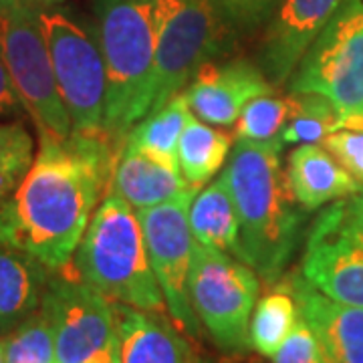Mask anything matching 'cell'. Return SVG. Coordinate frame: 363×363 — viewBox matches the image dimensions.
Listing matches in <instances>:
<instances>
[{
	"label": "cell",
	"mask_w": 363,
	"mask_h": 363,
	"mask_svg": "<svg viewBox=\"0 0 363 363\" xmlns=\"http://www.w3.org/2000/svg\"><path fill=\"white\" fill-rule=\"evenodd\" d=\"M39 133L35 162L0 202V245L28 252L49 271L75 257L99 200L107 194L119 147L104 131L57 138Z\"/></svg>",
	"instance_id": "obj_1"
},
{
	"label": "cell",
	"mask_w": 363,
	"mask_h": 363,
	"mask_svg": "<svg viewBox=\"0 0 363 363\" xmlns=\"http://www.w3.org/2000/svg\"><path fill=\"white\" fill-rule=\"evenodd\" d=\"M281 154L279 138L238 140L222 172L240 222L242 262L269 286L283 279L307 224V210L291 192Z\"/></svg>",
	"instance_id": "obj_2"
},
{
	"label": "cell",
	"mask_w": 363,
	"mask_h": 363,
	"mask_svg": "<svg viewBox=\"0 0 363 363\" xmlns=\"http://www.w3.org/2000/svg\"><path fill=\"white\" fill-rule=\"evenodd\" d=\"M105 61L104 133L121 152L131 128L150 113L156 71L152 0H95Z\"/></svg>",
	"instance_id": "obj_3"
},
{
	"label": "cell",
	"mask_w": 363,
	"mask_h": 363,
	"mask_svg": "<svg viewBox=\"0 0 363 363\" xmlns=\"http://www.w3.org/2000/svg\"><path fill=\"white\" fill-rule=\"evenodd\" d=\"M73 264L79 279L109 301L143 311L168 313L138 212L121 196H104L75 250Z\"/></svg>",
	"instance_id": "obj_4"
},
{
	"label": "cell",
	"mask_w": 363,
	"mask_h": 363,
	"mask_svg": "<svg viewBox=\"0 0 363 363\" xmlns=\"http://www.w3.org/2000/svg\"><path fill=\"white\" fill-rule=\"evenodd\" d=\"M152 6L156 71L150 113L186 89L200 67L230 57L238 40L212 0H152Z\"/></svg>",
	"instance_id": "obj_5"
},
{
	"label": "cell",
	"mask_w": 363,
	"mask_h": 363,
	"mask_svg": "<svg viewBox=\"0 0 363 363\" xmlns=\"http://www.w3.org/2000/svg\"><path fill=\"white\" fill-rule=\"evenodd\" d=\"M260 293V277L247 262L218 248L194 242L190 301L212 343L230 357H245L250 319Z\"/></svg>",
	"instance_id": "obj_6"
},
{
	"label": "cell",
	"mask_w": 363,
	"mask_h": 363,
	"mask_svg": "<svg viewBox=\"0 0 363 363\" xmlns=\"http://www.w3.org/2000/svg\"><path fill=\"white\" fill-rule=\"evenodd\" d=\"M0 47L14 89L37 131L71 135V117L57 87L39 9L30 0H0Z\"/></svg>",
	"instance_id": "obj_7"
},
{
	"label": "cell",
	"mask_w": 363,
	"mask_h": 363,
	"mask_svg": "<svg viewBox=\"0 0 363 363\" xmlns=\"http://www.w3.org/2000/svg\"><path fill=\"white\" fill-rule=\"evenodd\" d=\"M39 21L73 131H104L107 83L97 33L63 11L39 9Z\"/></svg>",
	"instance_id": "obj_8"
},
{
	"label": "cell",
	"mask_w": 363,
	"mask_h": 363,
	"mask_svg": "<svg viewBox=\"0 0 363 363\" xmlns=\"http://www.w3.org/2000/svg\"><path fill=\"white\" fill-rule=\"evenodd\" d=\"M298 271L329 298L363 307L362 196L335 200L313 218Z\"/></svg>",
	"instance_id": "obj_9"
},
{
	"label": "cell",
	"mask_w": 363,
	"mask_h": 363,
	"mask_svg": "<svg viewBox=\"0 0 363 363\" xmlns=\"http://www.w3.org/2000/svg\"><path fill=\"white\" fill-rule=\"evenodd\" d=\"M286 85L323 95L339 116L363 111V0L339 4Z\"/></svg>",
	"instance_id": "obj_10"
},
{
	"label": "cell",
	"mask_w": 363,
	"mask_h": 363,
	"mask_svg": "<svg viewBox=\"0 0 363 363\" xmlns=\"http://www.w3.org/2000/svg\"><path fill=\"white\" fill-rule=\"evenodd\" d=\"M196 194L198 188H190L169 202L142 208L138 210V218L169 319L186 335L200 339L202 325L190 301V267L196 242L190 226V206Z\"/></svg>",
	"instance_id": "obj_11"
},
{
	"label": "cell",
	"mask_w": 363,
	"mask_h": 363,
	"mask_svg": "<svg viewBox=\"0 0 363 363\" xmlns=\"http://www.w3.org/2000/svg\"><path fill=\"white\" fill-rule=\"evenodd\" d=\"M43 305L55 329L57 363H116L113 301L83 279H49Z\"/></svg>",
	"instance_id": "obj_12"
},
{
	"label": "cell",
	"mask_w": 363,
	"mask_h": 363,
	"mask_svg": "<svg viewBox=\"0 0 363 363\" xmlns=\"http://www.w3.org/2000/svg\"><path fill=\"white\" fill-rule=\"evenodd\" d=\"M343 0H281L269 25L262 28L257 65L274 87L291 75L321 35Z\"/></svg>",
	"instance_id": "obj_13"
},
{
	"label": "cell",
	"mask_w": 363,
	"mask_h": 363,
	"mask_svg": "<svg viewBox=\"0 0 363 363\" xmlns=\"http://www.w3.org/2000/svg\"><path fill=\"white\" fill-rule=\"evenodd\" d=\"M184 93L198 119L228 128L236 123L247 104L274 93V85L255 61L226 57L200 67Z\"/></svg>",
	"instance_id": "obj_14"
},
{
	"label": "cell",
	"mask_w": 363,
	"mask_h": 363,
	"mask_svg": "<svg viewBox=\"0 0 363 363\" xmlns=\"http://www.w3.org/2000/svg\"><path fill=\"white\" fill-rule=\"evenodd\" d=\"M279 283L295 298L298 315L311 327L325 363H363V307L329 298L298 269L285 272Z\"/></svg>",
	"instance_id": "obj_15"
},
{
	"label": "cell",
	"mask_w": 363,
	"mask_h": 363,
	"mask_svg": "<svg viewBox=\"0 0 363 363\" xmlns=\"http://www.w3.org/2000/svg\"><path fill=\"white\" fill-rule=\"evenodd\" d=\"M116 363H192L194 351L164 313L113 303Z\"/></svg>",
	"instance_id": "obj_16"
},
{
	"label": "cell",
	"mask_w": 363,
	"mask_h": 363,
	"mask_svg": "<svg viewBox=\"0 0 363 363\" xmlns=\"http://www.w3.org/2000/svg\"><path fill=\"white\" fill-rule=\"evenodd\" d=\"M190 188L194 186L184 178L176 160L123 145L107 192L121 196L128 204L142 210L169 202Z\"/></svg>",
	"instance_id": "obj_17"
},
{
	"label": "cell",
	"mask_w": 363,
	"mask_h": 363,
	"mask_svg": "<svg viewBox=\"0 0 363 363\" xmlns=\"http://www.w3.org/2000/svg\"><path fill=\"white\" fill-rule=\"evenodd\" d=\"M286 182L307 212L359 194L363 186L321 143H301L286 157Z\"/></svg>",
	"instance_id": "obj_18"
},
{
	"label": "cell",
	"mask_w": 363,
	"mask_h": 363,
	"mask_svg": "<svg viewBox=\"0 0 363 363\" xmlns=\"http://www.w3.org/2000/svg\"><path fill=\"white\" fill-rule=\"evenodd\" d=\"M49 269L28 252L0 245V331H11L39 309Z\"/></svg>",
	"instance_id": "obj_19"
},
{
	"label": "cell",
	"mask_w": 363,
	"mask_h": 363,
	"mask_svg": "<svg viewBox=\"0 0 363 363\" xmlns=\"http://www.w3.org/2000/svg\"><path fill=\"white\" fill-rule=\"evenodd\" d=\"M190 226L196 242L218 248L242 260L240 222L236 214L230 188L220 174L218 180L198 192L190 206Z\"/></svg>",
	"instance_id": "obj_20"
},
{
	"label": "cell",
	"mask_w": 363,
	"mask_h": 363,
	"mask_svg": "<svg viewBox=\"0 0 363 363\" xmlns=\"http://www.w3.org/2000/svg\"><path fill=\"white\" fill-rule=\"evenodd\" d=\"M233 138L192 116L178 143V164L190 186L202 188L230 156Z\"/></svg>",
	"instance_id": "obj_21"
},
{
	"label": "cell",
	"mask_w": 363,
	"mask_h": 363,
	"mask_svg": "<svg viewBox=\"0 0 363 363\" xmlns=\"http://www.w3.org/2000/svg\"><path fill=\"white\" fill-rule=\"evenodd\" d=\"M192 116L194 113L186 99V93L180 91L157 111L138 121L131 128L123 145H131L143 152L178 162V143Z\"/></svg>",
	"instance_id": "obj_22"
},
{
	"label": "cell",
	"mask_w": 363,
	"mask_h": 363,
	"mask_svg": "<svg viewBox=\"0 0 363 363\" xmlns=\"http://www.w3.org/2000/svg\"><path fill=\"white\" fill-rule=\"evenodd\" d=\"M298 321V309L293 295L281 283L271 285V291L257 301L250 319V345L260 355L272 357Z\"/></svg>",
	"instance_id": "obj_23"
},
{
	"label": "cell",
	"mask_w": 363,
	"mask_h": 363,
	"mask_svg": "<svg viewBox=\"0 0 363 363\" xmlns=\"http://www.w3.org/2000/svg\"><path fill=\"white\" fill-rule=\"evenodd\" d=\"M286 97L291 104V113L285 128L279 133L283 145L323 143L325 138L335 131L339 111L323 95L291 91Z\"/></svg>",
	"instance_id": "obj_24"
},
{
	"label": "cell",
	"mask_w": 363,
	"mask_h": 363,
	"mask_svg": "<svg viewBox=\"0 0 363 363\" xmlns=\"http://www.w3.org/2000/svg\"><path fill=\"white\" fill-rule=\"evenodd\" d=\"M6 363H57L55 329L49 311L40 305L4 337Z\"/></svg>",
	"instance_id": "obj_25"
},
{
	"label": "cell",
	"mask_w": 363,
	"mask_h": 363,
	"mask_svg": "<svg viewBox=\"0 0 363 363\" xmlns=\"http://www.w3.org/2000/svg\"><path fill=\"white\" fill-rule=\"evenodd\" d=\"M35 156V140L23 121L0 123V202L25 180Z\"/></svg>",
	"instance_id": "obj_26"
},
{
	"label": "cell",
	"mask_w": 363,
	"mask_h": 363,
	"mask_svg": "<svg viewBox=\"0 0 363 363\" xmlns=\"http://www.w3.org/2000/svg\"><path fill=\"white\" fill-rule=\"evenodd\" d=\"M291 113L289 97H277L274 93L260 95L242 109L240 117L234 123V142H267L279 138Z\"/></svg>",
	"instance_id": "obj_27"
},
{
	"label": "cell",
	"mask_w": 363,
	"mask_h": 363,
	"mask_svg": "<svg viewBox=\"0 0 363 363\" xmlns=\"http://www.w3.org/2000/svg\"><path fill=\"white\" fill-rule=\"evenodd\" d=\"M323 145L363 186V111L339 116L337 128L325 138Z\"/></svg>",
	"instance_id": "obj_28"
},
{
	"label": "cell",
	"mask_w": 363,
	"mask_h": 363,
	"mask_svg": "<svg viewBox=\"0 0 363 363\" xmlns=\"http://www.w3.org/2000/svg\"><path fill=\"white\" fill-rule=\"evenodd\" d=\"M236 35H252L269 25L281 0H212Z\"/></svg>",
	"instance_id": "obj_29"
},
{
	"label": "cell",
	"mask_w": 363,
	"mask_h": 363,
	"mask_svg": "<svg viewBox=\"0 0 363 363\" xmlns=\"http://www.w3.org/2000/svg\"><path fill=\"white\" fill-rule=\"evenodd\" d=\"M272 363H325L321 347L313 335L311 327L298 315L293 333L286 337L281 350L272 355Z\"/></svg>",
	"instance_id": "obj_30"
},
{
	"label": "cell",
	"mask_w": 363,
	"mask_h": 363,
	"mask_svg": "<svg viewBox=\"0 0 363 363\" xmlns=\"http://www.w3.org/2000/svg\"><path fill=\"white\" fill-rule=\"evenodd\" d=\"M23 111H25V105L14 89V83L4 61L2 47H0V117L21 116Z\"/></svg>",
	"instance_id": "obj_31"
},
{
	"label": "cell",
	"mask_w": 363,
	"mask_h": 363,
	"mask_svg": "<svg viewBox=\"0 0 363 363\" xmlns=\"http://www.w3.org/2000/svg\"><path fill=\"white\" fill-rule=\"evenodd\" d=\"M192 363H220V362H216V359H212V357H206V355H198V357H194V362Z\"/></svg>",
	"instance_id": "obj_32"
},
{
	"label": "cell",
	"mask_w": 363,
	"mask_h": 363,
	"mask_svg": "<svg viewBox=\"0 0 363 363\" xmlns=\"http://www.w3.org/2000/svg\"><path fill=\"white\" fill-rule=\"evenodd\" d=\"M0 363H6V351H4V339H0Z\"/></svg>",
	"instance_id": "obj_33"
},
{
	"label": "cell",
	"mask_w": 363,
	"mask_h": 363,
	"mask_svg": "<svg viewBox=\"0 0 363 363\" xmlns=\"http://www.w3.org/2000/svg\"><path fill=\"white\" fill-rule=\"evenodd\" d=\"M43 4H47V6H51V4H59V2H63V0H39Z\"/></svg>",
	"instance_id": "obj_34"
},
{
	"label": "cell",
	"mask_w": 363,
	"mask_h": 363,
	"mask_svg": "<svg viewBox=\"0 0 363 363\" xmlns=\"http://www.w3.org/2000/svg\"><path fill=\"white\" fill-rule=\"evenodd\" d=\"M359 196H362V202H363V190H362V192H359Z\"/></svg>",
	"instance_id": "obj_35"
}]
</instances>
